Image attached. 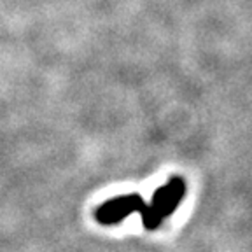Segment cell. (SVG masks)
<instances>
[{
	"mask_svg": "<svg viewBox=\"0 0 252 252\" xmlns=\"http://www.w3.org/2000/svg\"><path fill=\"white\" fill-rule=\"evenodd\" d=\"M186 193V182L184 179H172L168 184L159 188L154 193L151 205H146L142 210V220L147 229H154L161 224L165 217L172 216L173 210L177 209V205L184 198Z\"/></svg>",
	"mask_w": 252,
	"mask_h": 252,
	"instance_id": "obj_1",
	"label": "cell"
},
{
	"mask_svg": "<svg viewBox=\"0 0 252 252\" xmlns=\"http://www.w3.org/2000/svg\"><path fill=\"white\" fill-rule=\"evenodd\" d=\"M146 203L142 201L138 194H128V196H119L114 200H109L96 210V219L102 224H118L119 220L131 216L133 212H142Z\"/></svg>",
	"mask_w": 252,
	"mask_h": 252,
	"instance_id": "obj_2",
	"label": "cell"
}]
</instances>
